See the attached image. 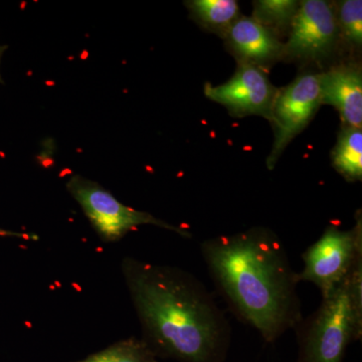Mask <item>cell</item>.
<instances>
[{"label": "cell", "instance_id": "7", "mask_svg": "<svg viewBox=\"0 0 362 362\" xmlns=\"http://www.w3.org/2000/svg\"><path fill=\"white\" fill-rule=\"evenodd\" d=\"M338 32L337 16L328 2L305 0L293 18L285 54L305 61L324 58L334 47Z\"/></svg>", "mask_w": 362, "mask_h": 362}, {"label": "cell", "instance_id": "2", "mask_svg": "<svg viewBox=\"0 0 362 362\" xmlns=\"http://www.w3.org/2000/svg\"><path fill=\"white\" fill-rule=\"evenodd\" d=\"M202 258L233 315L272 344L303 318L297 272L275 233L266 228L211 238Z\"/></svg>", "mask_w": 362, "mask_h": 362}, {"label": "cell", "instance_id": "8", "mask_svg": "<svg viewBox=\"0 0 362 362\" xmlns=\"http://www.w3.org/2000/svg\"><path fill=\"white\" fill-rule=\"evenodd\" d=\"M278 90L265 71L252 64L242 63L230 81L218 86L206 84L204 94L221 104L233 115H259L270 119Z\"/></svg>", "mask_w": 362, "mask_h": 362}, {"label": "cell", "instance_id": "10", "mask_svg": "<svg viewBox=\"0 0 362 362\" xmlns=\"http://www.w3.org/2000/svg\"><path fill=\"white\" fill-rule=\"evenodd\" d=\"M225 35L233 51L243 59V63L261 68L285 56V45L252 18H238Z\"/></svg>", "mask_w": 362, "mask_h": 362}, {"label": "cell", "instance_id": "15", "mask_svg": "<svg viewBox=\"0 0 362 362\" xmlns=\"http://www.w3.org/2000/svg\"><path fill=\"white\" fill-rule=\"evenodd\" d=\"M338 30H341L350 44H362V1L345 0L339 6L337 20Z\"/></svg>", "mask_w": 362, "mask_h": 362}, {"label": "cell", "instance_id": "1", "mask_svg": "<svg viewBox=\"0 0 362 362\" xmlns=\"http://www.w3.org/2000/svg\"><path fill=\"white\" fill-rule=\"evenodd\" d=\"M124 281L143 341L159 359L225 362L232 327L206 286L189 272L125 257Z\"/></svg>", "mask_w": 362, "mask_h": 362}, {"label": "cell", "instance_id": "17", "mask_svg": "<svg viewBox=\"0 0 362 362\" xmlns=\"http://www.w3.org/2000/svg\"><path fill=\"white\" fill-rule=\"evenodd\" d=\"M4 49H6V47H1V45H0V61H1V57L2 54H4ZM1 74H0V82H1Z\"/></svg>", "mask_w": 362, "mask_h": 362}, {"label": "cell", "instance_id": "6", "mask_svg": "<svg viewBox=\"0 0 362 362\" xmlns=\"http://www.w3.org/2000/svg\"><path fill=\"white\" fill-rule=\"evenodd\" d=\"M320 104V75L316 74L300 76L278 90L271 110L275 141L267 162L269 169L274 168L288 144L308 125Z\"/></svg>", "mask_w": 362, "mask_h": 362}, {"label": "cell", "instance_id": "16", "mask_svg": "<svg viewBox=\"0 0 362 362\" xmlns=\"http://www.w3.org/2000/svg\"><path fill=\"white\" fill-rule=\"evenodd\" d=\"M0 237H14L18 239L37 240V235H28V233L11 232V230L0 228Z\"/></svg>", "mask_w": 362, "mask_h": 362}, {"label": "cell", "instance_id": "4", "mask_svg": "<svg viewBox=\"0 0 362 362\" xmlns=\"http://www.w3.org/2000/svg\"><path fill=\"white\" fill-rule=\"evenodd\" d=\"M66 189L83 209L100 239L105 243L119 242L131 230L145 225L165 228L185 239L192 237L185 228L126 206L96 181L84 176H71L66 182Z\"/></svg>", "mask_w": 362, "mask_h": 362}, {"label": "cell", "instance_id": "5", "mask_svg": "<svg viewBox=\"0 0 362 362\" xmlns=\"http://www.w3.org/2000/svg\"><path fill=\"white\" fill-rule=\"evenodd\" d=\"M301 258L304 267L297 272L298 282L312 283L320 290L322 298L327 297L362 259L361 214L351 230L328 226L322 235L305 250Z\"/></svg>", "mask_w": 362, "mask_h": 362}, {"label": "cell", "instance_id": "13", "mask_svg": "<svg viewBox=\"0 0 362 362\" xmlns=\"http://www.w3.org/2000/svg\"><path fill=\"white\" fill-rule=\"evenodd\" d=\"M187 6L206 28L225 33L240 16L239 4L235 0H194Z\"/></svg>", "mask_w": 362, "mask_h": 362}, {"label": "cell", "instance_id": "14", "mask_svg": "<svg viewBox=\"0 0 362 362\" xmlns=\"http://www.w3.org/2000/svg\"><path fill=\"white\" fill-rule=\"evenodd\" d=\"M299 2L293 0H259L255 2L252 18L277 37L290 30Z\"/></svg>", "mask_w": 362, "mask_h": 362}, {"label": "cell", "instance_id": "11", "mask_svg": "<svg viewBox=\"0 0 362 362\" xmlns=\"http://www.w3.org/2000/svg\"><path fill=\"white\" fill-rule=\"evenodd\" d=\"M333 166L349 181L362 180V132L361 128L345 127L333 151Z\"/></svg>", "mask_w": 362, "mask_h": 362}, {"label": "cell", "instance_id": "9", "mask_svg": "<svg viewBox=\"0 0 362 362\" xmlns=\"http://www.w3.org/2000/svg\"><path fill=\"white\" fill-rule=\"evenodd\" d=\"M321 104L335 107L346 127L362 124V77L357 66L341 65L320 75Z\"/></svg>", "mask_w": 362, "mask_h": 362}, {"label": "cell", "instance_id": "12", "mask_svg": "<svg viewBox=\"0 0 362 362\" xmlns=\"http://www.w3.org/2000/svg\"><path fill=\"white\" fill-rule=\"evenodd\" d=\"M75 362H161L141 338L129 337Z\"/></svg>", "mask_w": 362, "mask_h": 362}, {"label": "cell", "instance_id": "3", "mask_svg": "<svg viewBox=\"0 0 362 362\" xmlns=\"http://www.w3.org/2000/svg\"><path fill=\"white\" fill-rule=\"evenodd\" d=\"M294 331L296 362H344L349 345L362 337V259Z\"/></svg>", "mask_w": 362, "mask_h": 362}]
</instances>
